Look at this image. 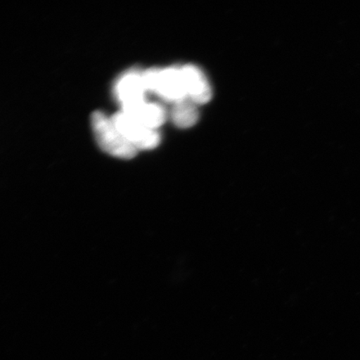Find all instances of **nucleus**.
<instances>
[{
  "mask_svg": "<svg viewBox=\"0 0 360 360\" xmlns=\"http://www.w3.org/2000/svg\"><path fill=\"white\" fill-rule=\"evenodd\" d=\"M92 129L98 145L102 150L119 159L130 160L137 155L135 148L117 129L109 117L101 111L93 112Z\"/></svg>",
  "mask_w": 360,
  "mask_h": 360,
  "instance_id": "1",
  "label": "nucleus"
},
{
  "mask_svg": "<svg viewBox=\"0 0 360 360\" xmlns=\"http://www.w3.org/2000/svg\"><path fill=\"white\" fill-rule=\"evenodd\" d=\"M142 77L147 93L156 94L173 103L187 98L181 68L150 69L142 72Z\"/></svg>",
  "mask_w": 360,
  "mask_h": 360,
  "instance_id": "2",
  "label": "nucleus"
},
{
  "mask_svg": "<svg viewBox=\"0 0 360 360\" xmlns=\"http://www.w3.org/2000/svg\"><path fill=\"white\" fill-rule=\"evenodd\" d=\"M111 119L119 131L137 150H153L160 145V135L158 130L146 127L124 112H117Z\"/></svg>",
  "mask_w": 360,
  "mask_h": 360,
  "instance_id": "3",
  "label": "nucleus"
},
{
  "mask_svg": "<svg viewBox=\"0 0 360 360\" xmlns=\"http://www.w3.org/2000/svg\"><path fill=\"white\" fill-rule=\"evenodd\" d=\"M114 94L121 108L146 101L147 91L142 73L132 70L121 75L115 84Z\"/></svg>",
  "mask_w": 360,
  "mask_h": 360,
  "instance_id": "4",
  "label": "nucleus"
},
{
  "mask_svg": "<svg viewBox=\"0 0 360 360\" xmlns=\"http://www.w3.org/2000/svg\"><path fill=\"white\" fill-rule=\"evenodd\" d=\"M181 70L187 98L197 105L208 103L212 98V89L204 72L195 65H186Z\"/></svg>",
  "mask_w": 360,
  "mask_h": 360,
  "instance_id": "5",
  "label": "nucleus"
},
{
  "mask_svg": "<svg viewBox=\"0 0 360 360\" xmlns=\"http://www.w3.org/2000/svg\"><path fill=\"white\" fill-rule=\"evenodd\" d=\"M121 111L139 124L152 129L157 130L167 120V112L163 106L159 103L147 102L146 100L122 108Z\"/></svg>",
  "mask_w": 360,
  "mask_h": 360,
  "instance_id": "6",
  "label": "nucleus"
},
{
  "mask_svg": "<svg viewBox=\"0 0 360 360\" xmlns=\"http://www.w3.org/2000/svg\"><path fill=\"white\" fill-rule=\"evenodd\" d=\"M199 110L196 103L186 98V100L174 103L171 118L179 128H191L199 120Z\"/></svg>",
  "mask_w": 360,
  "mask_h": 360,
  "instance_id": "7",
  "label": "nucleus"
}]
</instances>
